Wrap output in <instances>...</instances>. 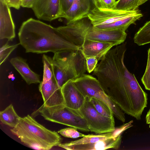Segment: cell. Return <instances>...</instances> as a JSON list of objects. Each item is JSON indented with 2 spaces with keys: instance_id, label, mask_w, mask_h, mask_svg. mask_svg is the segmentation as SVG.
I'll list each match as a JSON object with an SVG mask.
<instances>
[{
  "instance_id": "603a6c76",
  "label": "cell",
  "mask_w": 150,
  "mask_h": 150,
  "mask_svg": "<svg viewBox=\"0 0 150 150\" xmlns=\"http://www.w3.org/2000/svg\"><path fill=\"white\" fill-rule=\"evenodd\" d=\"M96 110L102 115L113 117L114 114L110 107L103 102L93 97H89Z\"/></svg>"
},
{
  "instance_id": "d590c367",
  "label": "cell",
  "mask_w": 150,
  "mask_h": 150,
  "mask_svg": "<svg viewBox=\"0 0 150 150\" xmlns=\"http://www.w3.org/2000/svg\"><path fill=\"white\" fill-rule=\"evenodd\" d=\"M5 1L7 2V3H8V4L9 2V0H5Z\"/></svg>"
},
{
  "instance_id": "8fae6325",
  "label": "cell",
  "mask_w": 150,
  "mask_h": 150,
  "mask_svg": "<svg viewBox=\"0 0 150 150\" xmlns=\"http://www.w3.org/2000/svg\"><path fill=\"white\" fill-rule=\"evenodd\" d=\"M39 89L45 106L50 107L64 105L61 88L58 86L54 76L46 82L41 81Z\"/></svg>"
},
{
  "instance_id": "4316f807",
  "label": "cell",
  "mask_w": 150,
  "mask_h": 150,
  "mask_svg": "<svg viewBox=\"0 0 150 150\" xmlns=\"http://www.w3.org/2000/svg\"><path fill=\"white\" fill-rule=\"evenodd\" d=\"M58 132L64 137L73 139L83 137L86 135L78 131L76 128L72 127L61 129Z\"/></svg>"
},
{
  "instance_id": "6da1fadb",
  "label": "cell",
  "mask_w": 150,
  "mask_h": 150,
  "mask_svg": "<svg viewBox=\"0 0 150 150\" xmlns=\"http://www.w3.org/2000/svg\"><path fill=\"white\" fill-rule=\"evenodd\" d=\"M126 43L111 49L103 57L93 71L103 90L120 107L128 87L136 79L124 63Z\"/></svg>"
},
{
  "instance_id": "d4e9b609",
  "label": "cell",
  "mask_w": 150,
  "mask_h": 150,
  "mask_svg": "<svg viewBox=\"0 0 150 150\" xmlns=\"http://www.w3.org/2000/svg\"><path fill=\"white\" fill-rule=\"evenodd\" d=\"M139 0H118L114 8L124 11H132L138 9Z\"/></svg>"
},
{
  "instance_id": "52a82bcc",
  "label": "cell",
  "mask_w": 150,
  "mask_h": 150,
  "mask_svg": "<svg viewBox=\"0 0 150 150\" xmlns=\"http://www.w3.org/2000/svg\"><path fill=\"white\" fill-rule=\"evenodd\" d=\"M85 102L79 110L86 120L90 131L96 134L112 132L115 128L114 117H108L99 113L86 96Z\"/></svg>"
},
{
  "instance_id": "d6a6232c",
  "label": "cell",
  "mask_w": 150,
  "mask_h": 150,
  "mask_svg": "<svg viewBox=\"0 0 150 150\" xmlns=\"http://www.w3.org/2000/svg\"><path fill=\"white\" fill-rule=\"evenodd\" d=\"M10 7H13L18 9L21 6V0H9L8 4Z\"/></svg>"
},
{
  "instance_id": "ac0fdd59",
  "label": "cell",
  "mask_w": 150,
  "mask_h": 150,
  "mask_svg": "<svg viewBox=\"0 0 150 150\" xmlns=\"http://www.w3.org/2000/svg\"><path fill=\"white\" fill-rule=\"evenodd\" d=\"M10 62L28 84L40 83V75L31 70L26 59L17 57L11 59Z\"/></svg>"
},
{
  "instance_id": "83f0119b",
  "label": "cell",
  "mask_w": 150,
  "mask_h": 150,
  "mask_svg": "<svg viewBox=\"0 0 150 150\" xmlns=\"http://www.w3.org/2000/svg\"><path fill=\"white\" fill-rule=\"evenodd\" d=\"M141 81L145 89L150 91V48L148 50L146 68L145 72L141 78Z\"/></svg>"
},
{
  "instance_id": "277c9868",
  "label": "cell",
  "mask_w": 150,
  "mask_h": 150,
  "mask_svg": "<svg viewBox=\"0 0 150 150\" xmlns=\"http://www.w3.org/2000/svg\"><path fill=\"white\" fill-rule=\"evenodd\" d=\"M142 16L138 9L124 11L114 8L99 9L96 7L87 15L93 27L96 29L124 31Z\"/></svg>"
},
{
  "instance_id": "1f68e13d",
  "label": "cell",
  "mask_w": 150,
  "mask_h": 150,
  "mask_svg": "<svg viewBox=\"0 0 150 150\" xmlns=\"http://www.w3.org/2000/svg\"><path fill=\"white\" fill-rule=\"evenodd\" d=\"M36 0H21V6L24 8H31Z\"/></svg>"
},
{
  "instance_id": "ffe728a7",
  "label": "cell",
  "mask_w": 150,
  "mask_h": 150,
  "mask_svg": "<svg viewBox=\"0 0 150 150\" xmlns=\"http://www.w3.org/2000/svg\"><path fill=\"white\" fill-rule=\"evenodd\" d=\"M20 118L15 110L12 104L0 112L1 121L11 127H16L19 122Z\"/></svg>"
},
{
  "instance_id": "5bb4252c",
  "label": "cell",
  "mask_w": 150,
  "mask_h": 150,
  "mask_svg": "<svg viewBox=\"0 0 150 150\" xmlns=\"http://www.w3.org/2000/svg\"><path fill=\"white\" fill-rule=\"evenodd\" d=\"M15 36V26L10 7L5 0H0V39L12 41Z\"/></svg>"
},
{
  "instance_id": "cb8c5ba5",
  "label": "cell",
  "mask_w": 150,
  "mask_h": 150,
  "mask_svg": "<svg viewBox=\"0 0 150 150\" xmlns=\"http://www.w3.org/2000/svg\"><path fill=\"white\" fill-rule=\"evenodd\" d=\"M43 65V82H46L54 76L52 64V58L44 54L42 57Z\"/></svg>"
},
{
  "instance_id": "d6986e66",
  "label": "cell",
  "mask_w": 150,
  "mask_h": 150,
  "mask_svg": "<svg viewBox=\"0 0 150 150\" xmlns=\"http://www.w3.org/2000/svg\"><path fill=\"white\" fill-rule=\"evenodd\" d=\"M68 54L76 78L84 74L87 71L86 59L81 49L69 52Z\"/></svg>"
},
{
  "instance_id": "484cf974",
  "label": "cell",
  "mask_w": 150,
  "mask_h": 150,
  "mask_svg": "<svg viewBox=\"0 0 150 150\" xmlns=\"http://www.w3.org/2000/svg\"><path fill=\"white\" fill-rule=\"evenodd\" d=\"M20 43L10 45L8 42L3 45L0 48V65L5 62L8 57L18 45Z\"/></svg>"
},
{
  "instance_id": "5b68a950",
  "label": "cell",
  "mask_w": 150,
  "mask_h": 150,
  "mask_svg": "<svg viewBox=\"0 0 150 150\" xmlns=\"http://www.w3.org/2000/svg\"><path fill=\"white\" fill-rule=\"evenodd\" d=\"M33 115H40L48 121L74 127L83 132L90 131L87 121L80 110L64 105L48 107L43 104Z\"/></svg>"
},
{
  "instance_id": "f1b7e54d",
  "label": "cell",
  "mask_w": 150,
  "mask_h": 150,
  "mask_svg": "<svg viewBox=\"0 0 150 150\" xmlns=\"http://www.w3.org/2000/svg\"><path fill=\"white\" fill-rule=\"evenodd\" d=\"M95 7L99 9L114 8L116 0H93Z\"/></svg>"
},
{
  "instance_id": "4fadbf2b",
  "label": "cell",
  "mask_w": 150,
  "mask_h": 150,
  "mask_svg": "<svg viewBox=\"0 0 150 150\" xmlns=\"http://www.w3.org/2000/svg\"><path fill=\"white\" fill-rule=\"evenodd\" d=\"M121 138V134H120L93 143L73 144L69 142L61 143L58 146L68 150H98L110 149H117L120 147Z\"/></svg>"
},
{
  "instance_id": "8992f818",
  "label": "cell",
  "mask_w": 150,
  "mask_h": 150,
  "mask_svg": "<svg viewBox=\"0 0 150 150\" xmlns=\"http://www.w3.org/2000/svg\"><path fill=\"white\" fill-rule=\"evenodd\" d=\"M72 81L85 97H93L103 102L110 107L117 119L123 122H125L124 112L105 93L97 79L84 74Z\"/></svg>"
},
{
  "instance_id": "9a60e30c",
  "label": "cell",
  "mask_w": 150,
  "mask_h": 150,
  "mask_svg": "<svg viewBox=\"0 0 150 150\" xmlns=\"http://www.w3.org/2000/svg\"><path fill=\"white\" fill-rule=\"evenodd\" d=\"M64 105L70 108L79 110L83 105L85 97L76 87L72 80H69L61 87Z\"/></svg>"
},
{
  "instance_id": "7a4b0ae2",
  "label": "cell",
  "mask_w": 150,
  "mask_h": 150,
  "mask_svg": "<svg viewBox=\"0 0 150 150\" xmlns=\"http://www.w3.org/2000/svg\"><path fill=\"white\" fill-rule=\"evenodd\" d=\"M18 35L20 45L26 53H54L80 48L67 40L57 28L32 18L23 22Z\"/></svg>"
},
{
  "instance_id": "30bf717a",
  "label": "cell",
  "mask_w": 150,
  "mask_h": 150,
  "mask_svg": "<svg viewBox=\"0 0 150 150\" xmlns=\"http://www.w3.org/2000/svg\"><path fill=\"white\" fill-rule=\"evenodd\" d=\"M31 8L38 18L47 21L60 18L62 13L61 0H36Z\"/></svg>"
},
{
  "instance_id": "ba28073f",
  "label": "cell",
  "mask_w": 150,
  "mask_h": 150,
  "mask_svg": "<svg viewBox=\"0 0 150 150\" xmlns=\"http://www.w3.org/2000/svg\"><path fill=\"white\" fill-rule=\"evenodd\" d=\"M93 26L90 20L86 16L67 23L66 26L57 28L67 40L81 48L88 31Z\"/></svg>"
},
{
  "instance_id": "3957f363",
  "label": "cell",
  "mask_w": 150,
  "mask_h": 150,
  "mask_svg": "<svg viewBox=\"0 0 150 150\" xmlns=\"http://www.w3.org/2000/svg\"><path fill=\"white\" fill-rule=\"evenodd\" d=\"M10 130L25 144L36 150H50L62 140L57 132L46 128L29 115L21 117L17 125Z\"/></svg>"
},
{
  "instance_id": "8d00e7d4",
  "label": "cell",
  "mask_w": 150,
  "mask_h": 150,
  "mask_svg": "<svg viewBox=\"0 0 150 150\" xmlns=\"http://www.w3.org/2000/svg\"></svg>"
},
{
  "instance_id": "f546056e",
  "label": "cell",
  "mask_w": 150,
  "mask_h": 150,
  "mask_svg": "<svg viewBox=\"0 0 150 150\" xmlns=\"http://www.w3.org/2000/svg\"><path fill=\"white\" fill-rule=\"evenodd\" d=\"M87 71L90 73L93 71L97 66L98 61L97 59L94 57L86 58Z\"/></svg>"
},
{
  "instance_id": "836d02e7",
  "label": "cell",
  "mask_w": 150,
  "mask_h": 150,
  "mask_svg": "<svg viewBox=\"0 0 150 150\" xmlns=\"http://www.w3.org/2000/svg\"><path fill=\"white\" fill-rule=\"evenodd\" d=\"M146 123L148 124H150V108L148 112L146 117Z\"/></svg>"
},
{
  "instance_id": "9c48e42d",
  "label": "cell",
  "mask_w": 150,
  "mask_h": 150,
  "mask_svg": "<svg viewBox=\"0 0 150 150\" xmlns=\"http://www.w3.org/2000/svg\"><path fill=\"white\" fill-rule=\"evenodd\" d=\"M69 52H59L54 53L52 64L55 78L61 88L67 81L77 78L69 56Z\"/></svg>"
},
{
  "instance_id": "7402d4cb",
  "label": "cell",
  "mask_w": 150,
  "mask_h": 150,
  "mask_svg": "<svg viewBox=\"0 0 150 150\" xmlns=\"http://www.w3.org/2000/svg\"><path fill=\"white\" fill-rule=\"evenodd\" d=\"M116 135H115L113 133L111 132L98 135H86L81 139L71 141L69 143L73 144L93 143L102 140L113 137Z\"/></svg>"
},
{
  "instance_id": "4dcf8cb0",
  "label": "cell",
  "mask_w": 150,
  "mask_h": 150,
  "mask_svg": "<svg viewBox=\"0 0 150 150\" xmlns=\"http://www.w3.org/2000/svg\"><path fill=\"white\" fill-rule=\"evenodd\" d=\"M74 1V0H61V14L69 9Z\"/></svg>"
},
{
  "instance_id": "e0dca14e",
  "label": "cell",
  "mask_w": 150,
  "mask_h": 150,
  "mask_svg": "<svg viewBox=\"0 0 150 150\" xmlns=\"http://www.w3.org/2000/svg\"><path fill=\"white\" fill-rule=\"evenodd\" d=\"M114 46L111 43L92 40L86 38L81 49L86 58L94 57L99 61Z\"/></svg>"
},
{
  "instance_id": "7c38bea8",
  "label": "cell",
  "mask_w": 150,
  "mask_h": 150,
  "mask_svg": "<svg viewBox=\"0 0 150 150\" xmlns=\"http://www.w3.org/2000/svg\"><path fill=\"white\" fill-rule=\"evenodd\" d=\"M127 34L119 30H101L93 26L88 31L86 38L91 40L108 42L117 46L125 40Z\"/></svg>"
},
{
  "instance_id": "e575fe53",
  "label": "cell",
  "mask_w": 150,
  "mask_h": 150,
  "mask_svg": "<svg viewBox=\"0 0 150 150\" xmlns=\"http://www.w3.org/2000/svg\"><path fill=\"white\" fill-rule=\"evenodd\" d=\"M149 0H139L138 3V5L139 6L141 5Z\"/></svg>"
},
{
  "instance_id": "2e32d148",
  "label": "cell",
  "mask_w": 150,
  "mask_h": 150,
  "mask_svg": "<svg viewBox=\"0 0 150 150\" xmlns=\"http://www.w3.org/2000/svg\"><path fill=\"white\" fill-rule=\"evenodd\" d=\"M95 7L93 0H74L71 7L62 14V17L67 22H71L87 16Z\"/></svg>"
},
{
  "instance_id": "44dd1931",
  "label": "cell",
  "mask_w": 150,
  "mask_h": 150,
  "mask_svg": "<svg viewBox=\"0 0 150 150\" xmlns=\"http://www.w3.org/2000/svg\"><path fill=\"white\" fill-rule=\"evenodd\" d=\"M134 42L142 45L150 43V21L147 22L135 34Z\"/></svg>"
}]
</instances>
